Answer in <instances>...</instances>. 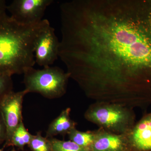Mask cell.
<instances>
[{"label":"cell","mask_w":151,"mask_h":151,"mask_svg":"<svg viewBox=\"0 0 151 151\" xmlns=\"http://www.w3.org/2000/svg\"><path fill=\"white\" fill-rule=\"evenodd\" d=\"M59 58L86 97L132 108L151 100V30L140 2L72 0L60 6Z\"/></svg>","instance_id":"cell-1"},{"label":"cell","mask_w":151,"mask_h":151,"mask_svg":"<svg viewBox=\"0 0 151 151\" xmlns=\"http://www.w3.org/2000/svg\"><path fill=\"white\" fill-rule=\"evenodd\" d=\"M50 25L48 20L43 19L36 24L23 25L6 12L0 16V71L12 76L33 67L36 40Z\"/></svg>","instance_id":"cell-2"},{"label":"cell","mask_w":151,"mask_h":151,"mask_svg":"<svg viewBox=\"0 0 151 151\" xmlns=\"http://www.w3.org/2000/svg\"><path fill=\"white\" fill-rule=\"evenodd\" d=\"M84 117L99 128L119 134H127L136 123L132 108L107 102H96L90 105Z\"/></svg>","instance_id":"cell-3"},{"label":"cell","mask_w":151,"mask_h":151,"mask_svg":"<svg viewBox=\"0 0 151 151\" xmlns=\"http://www.w3.org/2000/svg\"><path fill=\"white\" fill-rule=\"evenodd\" d=\"M23 83L28 93H36L49 99L60 98L65 94L70 78L67 72L58 66L41 69L31 67L24 71Z\"/></svg>","instance_id":"cell-4"},{"label":"cell","mask_w":151,"mask_h":151,"mask_svg":"<svg viewBox=\"0 0 151 151\" xmlns=\"http://www.w3.org/2000/svg\"><path fill=\"white\" fill-rule=\"evenodd\" d=\"M53 0H14L7 6L6 10L15 22L23 25H31L42 20L45 11Z\"/></svg>","instance_id":"cell-5"},{"label":"cell","mask_w":151,"mask_h":151,"mask_svg":"<svg viewBox=\"0 0 151 151\" xmlns=\"http://www.w3.org/2000/svg\"><path fill=\"white\" fill-rule=\"evenodd\" d=\"M28 92L25 89L19 92L11 91L0 100V112L7 129V138L4 147H10L14 132L23 121L24 98Z\"/></svg>","instance_id":"cell-6"},{"label":"cell","mask_w":151,"mask_h":151,"mask_svg":"<svg viewBox=\"0 0 151 151\" xmlns=\"http://www.w3.org/2000/svg\"><path fill=\"white\" fill-rule=\"evenodd\" d=\"M59 45L54 28L50 25L41 32L36 40L35 63L43 67L52 65L59 58Z\"/></svg>","instance_id":"cell-7"},{"label":"cell","mask_w":151,"mask_h":151,"mask_svg":"<svg viewBox=\"0 0 151 151\" xmlns=\"http://www.w3.org/2000/svg\"><path fill=\"white\" fill-rule=\"evenodd\" d=\"M126 135L129 151H151V113L135 123Z\"/></svg>","instance_id":"cell-8"},{"label":"cell","mask_w":151,"mask_h":151,"mask_svg":"<svg viewBox=\"0 0 151 151\" xmlns=\"http://www.w3.org/2000/svg\"><path fill=\"white\" fill-rule=\"evenodd\" d=\"M94 132L91 151H129L126 134H116L101 128Z\"/></svg>","instance_id":"cell-9"},{"label":"cell","mask_w":151,"mask_h":151,"mask_svg":"<svg viewBox=\"0 0 151 151\" xmlns=\"http://www.w3.org/2000/svg\"><path fill=\"white\" fill-rule=\"evenodd\" d=\"M70 108L63 110L60 114L50 124L46 133V138H52L57 135L64 136L76 128L77 123L70 119Z\"/></svg>","instance_id":"cell-10"},{"label":"cell","mask_w":151,"mask_h":151,"mask_svg":"<svg viewBox=\"0 0 151 151\" xmlns=\"http://www.w3.org/2000/svg\"><path fill=\"white\" fill-rule=\"evenodd\" d=\"M32 136L26 129L22 122L14 132L10 146L16 147L23 150L25 146L28 145L31 140Z\"/></svg>","instance_id":"cell-11"},{"label":"cell","mask_w":151,"mask_h":151,"mask_svg":"<svg viewBox=\"0 0 151 151\" xmlns=\"http://www.w3.org/2000/svg\"><path fill=\"white\" fill-rule=\"evenodd\" d=\"M68 135L69 140L74 142L78 145L90 149L94 142V131L80 132L75 128L71 130Z\"/></svg>","instance_id":"cell-12"},{"label":"cell","mask_w":151,"mask_h":151,"mask_svg":"<svg viewBox=\"0 0 151 151\" xmlns=\"http://www.w3.org/2000/svg\"><path fill=\"white\" fill-rule=\"evenodd\" d=\"M52 151H91L90 149L78 145L72 141L60 140L56 138H50Z\"/></svg>","instance_id":"cell-13"},{"label":"cell","mask_w":151,"mask_h":151,"mask_svg":"<svg viewBox=\"0 0 151 151\" xmlns=\"http://www.w3.org/2000/svg\"><path fill=\"white\" fill-rule=\"evenodd\" d=\"M28 146L32 151H52L50 139L42 137L40 132L33 135L31 140Z\"/></svg>","instance_id":"cell-14"},{"label":"cell","mask_w":151,"mask_h":151,"mask_svg":"<svg viewBox=\"0 0 151 151\" xmlns=\"http://www.w3.org/2000/svg\"><path fill=\"white\" fill-rule=\"evenodd\" d=\"M12 76L0 71V100L11 91H13Z\"/></svg>","instance_id":"cell-15"},{"label":"cell","mask_w":151,"mask_h":151,"mask_svg":"<svg viewBox=\"0 0 151 151\" xmlns=\"http://www.w3.org/2000/svg\"><path fill=\"white\" fill-rule=\"evenodd\" d=\"M6 138V127L2 115L0 112V145L5 142Z\"/></svg>","instance_id":"cell-16"},{"label":"cell","mask_w":151,"mask_h":151,"mask_svg":"<svg viewBox=\"0 0 151 151\" xmlns=\"http://www.w3.org/2000/svg\"><path fill=\"white\" fill-rule=\"evenodd\" d=\"M6 2L4 0H0V16L6 12L7 7Z\"/></svg>","instance_id":"cell-17"},{"label":"cell","mask_w":151,"mask_h":151,"mask_svg":"<svg viewBox=\"0 0 151 151\" xmlns=\"http://www.w3.org/2000/svg\"><path fill=\"white\" fill-rule=\"evenodd\" d=\"M11 151H16L15 150L14 148V147H13V148L12 149V150H11Z\"/></svg>","instance_id":"cell-18"},{"label":"cell","mask_w":151,"mask_h":151,"mask_svg":"<svg viewBox=\"0 0 151 151\" xmlns=\"http://www.w3.org/2000/svg\"><path fill=\"white\" fill-rule=\"evenodd\" d=\"M0 151H4L3 150H1V149H0Z\"/></svg>","instance_id":"cell-19"}]
</instances>
